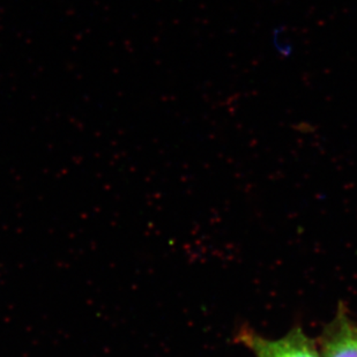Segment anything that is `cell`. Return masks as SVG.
<instances>
[{
  "label": "cell",
  "instance_id": "obj_1",
  "mask_svg": "<svg viewBox=\"0 0 357 357\" xmlns=\"http://www.w3.org/2000/svg\"><path fill=\"white\" fill-rule=\"evenodd\" d=\"M238 340L256 357H321L316 342L301 328H294L277 340L245 330L238 334Z\"/></svg>",
  "mask_w": 357,
  "mask_h": 357
},
{
  "label": "cell",
  "instance_id": "obj_2",
  "mask_svg": "<svg viewBox=\"0 0 357 357\" xmlns=\"http://www.w3.org/2000/svg\"><path fill=\"white\" fill-rule=\"evenodd\" d=\"M320 356L357 357V324L342 305L320 337Z\"/></svg>",
  "mask_w": 357,
  "mask_h": 357
}]
</instances>
